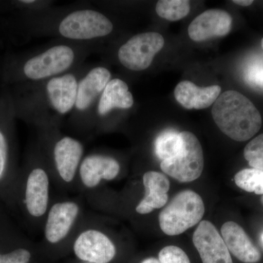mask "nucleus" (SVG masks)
Masks as SVG:
<instances>
[{
  "mask_svg": "<svg viewBox=\"0 0 263 263\" xmlns=\"http://www.w3.org/2000/svg\"><path fill=\"white\" fill-rule=\"evenodd\" d=\"M5 11L13 13L0 19V36L10 41L36 37H52L60 41L94 45L113 34L115 26L98 9L85 7L28 10L13 2H6Z\"/></svg>",
  "mask_w": 263,
  "mask_h": 263,
  "instance_id": "f257e3e1",
  "label": "nucleus"
},
{
  "mask_svg": "<svg viewBox=\"0 0 263 263\" xmlns=\"http://www.w3.org/2000/svg\"><path fill=\"white\" fill-rule=\"evenodd\" d=\"M86 67L84 65L48 80L7 86L16 119L40 129L58 127L73 110L78 84Z\"/></svg>",
  "mask_w": 263,
  "mask_h": 263,
  "instance_id": "f03ea898",
  "label": "nucleus"
},
{
  "mask_svg": "<svg viewBox=\"0 0 263 263\" xmlns=\"http://www.w3.org/2000/svg\"><path fill=\"white\" fill-rule=\"evenodd\" d=\"M95 50L100 47L56 40L40 50L6 54L0 60V87L64 75L84 65Z\"/></svg>",
  "mask_w": 263,
  "mask_h": 263,
  "instance_id": "7ed1b4c3",
  "label": "nucleus"
},
{
  "mask_svg": "<svg viewBox=\"0 0 263 263\" xmlns=\"http://www.w3.org/2000/svg\"><path fill=\"white\" fill-rule=\"evenodd\" d=\"M212 114L217 127L233 141H248L262 127V116L258 109L248 98L234 90L219 95L213 105Z\"/></svg>",
  "mask_w": 263,
  "mask_h": 263,
  "instance_id": "20e7f679",
  "label": "nucleus"
},
{
  "mask_svg": "<svg viewBox=\"0 0 263 263\" xmlns=\"http://www.w3.org/2000/svg\"><path fill=\"white\" fill-rule=\"evenodd\" d=\"M111 79V72L106 66H86L79 79L75 105L70 115L72 124L79 127H92L95 108Z\"/></svg>",
  "mask_w": 263,
  "mask_h": 263,
  "instance_id": "39448f33",
  "label": "nucleus"
},
{
  "mask_svg": "<svg viewBox=\"0 0 263 263\" xmlns=\"http://www.w3.org/2000/svg\"><path fill=\"white\" fill-rule=\"evenodd\" d=\"M204 214L205 205L202 197L192 190H184L175 195L162 209L159 223L164 234L174 236L200 222Z\"/></svg>",
  "mask_w": 263,
  "mask_h": 263,
  "instance_id": "423d86ee",
  "label": "nucleus"
},
{
  "mask_svg": "<svg viewBox=\"0 0 263 263\" xmlns=\"http://www.w3.org/2000/svg\"><path fill=\"white\" fill-rule=\"evenodd\" d=\"M15 119L9 88L0 87V193L4 195L14 170Z\"/></svg>",
  "mask_w": 263,
  "mask_h": 263,
  "instance_id": "0eeeda50",
  "label": "nucleus"
},
{
  "mask_svg": "<svg viewBox=\"0 0 263 263\" xmlns=\"http://www.w3.org/2000/svg\"><path fill=\"white\" fill-rule=\"evenodd\" d=\"M181 136L183 142L181 152L174 158L162 161L160 167L164 174L180 182H191L198 179L203 171V151L193 133L183 131Z\"/></svg>",
  "mask_w": 263,
  "mask_h": 263,
  "instance_id": "6e6552de",
  "label": "nucleus"
},
{
  "mask_svg": "<svg viewBox=\"0 0 263 263\" xmlns=\"http://www.w3.org/2000/svg\"><path fill=\"white\" fill-rule=\"evenodd\" d=\"M164 46V37L160 33H138L121 45L117 52V60L127 70L141 72L152 65Z\"/></svg>",
  "mask_w": 263,
  "mask_h": 263,
  "instance_id": "1a4fd4ad",
  "label": "nucleus"
},
{
  "mask_svg": "<svg viewBox=\"0 0 263 263\" xmlns=\"http://www.w3.org/2000/svg\"><path fill=\"white\" fill-rule=\"evenodd\" d=\"M133 95L122 79H112L104 89L95 108L92 127H103L117 112L130 110L134 105Z\"/></svg>",
  "mask_w": 263,
  "mask_h": 263,
  "instance_id": "9d476101",
  "label": "nucleus"
},
{
  "mask_svg": "<svg viewBox=\"0 0 263 263\" xmlns=\"http://www.w3.org/2000/svg\"><path fill=\"white\" fill-rule=\"evenodd\" d=\"M57 129L54 130V141L51 142L52 159L61 179L69 183L73 180L80 165L84 146L72 137L58 136Z\"/></svg>",
  "mask_w": 263,
  "mask_h": 263,
  "instance_id": "9b49d317",
  "label": "nucleus"
},
{
  "mask_svg": "<svg viewBox=\"0 0 263 263\" xmlns=\"http://www.w3.org/2000/svg\"><path fill=\"white\" fill-rule=\"evenodd\" d=\"M193 241L202 263H233L222 237L210 221L204 220L199 223Z\"/></svg>",
  "mask_w": 263,
  "mask_h": 263,
  "instance_id": "f8f14e48",
  "label": "nucleus"
},
{
  "mask_svg": "<svg viewBox=\"0 0 263 263\" xmlns=\"http://www.w3.org/2000/svg\"><path fill=\"white\" fill-rule=\"evenodd\" d=\"M49 199V179L42 167H33L26 176L22 198L25 211L32 217H40L47 210Z\"/></svg>",
  "mask_w": 263,
  "mask_h": 263,
  "instance_id": "ddd939ff",
  "label": "nucleus"
},
{
  "mask_svg": "<svg viewBox=\"0 0 263 263\" xmlns=\"http://www.w3.org/2000/svg\"><path fill=\"white\" fill-rule=\"evenodd\" d=\"M76 255L91 263H108L116 255V247L106 235L96 230L83 232L74 243Z\"/></svg>",
  "mask_w": 263,
  "mask_h": 263,
  "instance_id": "4468645a",
  "label": "nucleus"
},
{
  "mask_svg": "<svg viewBox=\"0 0 263 263\" xmlns=\"http://www.w3.org/2000/svg\"><path fill=\"white\" fill-rule=\"evenodd\" d=\"M232 24L231 15L224 10H208L190 24L188 34L195 42H201L213 37L227 35L231 30Z\"/></svg>",
  "mask_w": 263,
  "mask_h": 263,
  "instance_id": "2eb2a0df",
  "label": "nucleus"
},
{
  "mask_svg": "<svg viewBox=\"0 0 263 263\" xmlns=\"http://www.w3.org/2000/svg\"><path fill=\"white\" fill-rule=\"evenodd\" d=\"M120 171V164L110 156L95 154L85 157L81 162L79 174L87 188L98 186L102 180L115 179Z\"/></svg>",
  "mask_w": 263,
  "mask_h": 263,
  "instance_id": "dca6fc26",
  "label": "nucleus"
},
{
  "mask_svg": "<svg viewBox=\"0 0 263 263\" xmlns=\"http://www.w3.org/2000/svg\"><path fill=\"white\" fill-rule=\"evenodd\" d=\"M79 212V207L73 202L54 204L48 213L45 227V237L48 242L56 243L67 236Z\"/></svg>",
  "mask_w": 263,
  "mask_h": 263,
  "instance_id": "f3484780",
  "label": "nucleus"
},
{
  "mask_svg": "<svg viewBox=\"0 0 263 263\" xmlns=\"http://www.w3.org/2000/svg\"><path fill=\"white\" fill-rule=\"evenodd\" d=\"M221 232L228 250L237 259L245 263L260 260V252L239 224L234 221H227L221 227Z\"/></svg>",
  "mask_w": 263,
  "mask_h": 263,
  "instance_id": "a211bd4d",
  "label": "nucleus"
},
{
  "mask_svg": "<svg viewBox=\"0 0 263 263\" xmlns=\"http://www.w3.org/2000/svg\"><path fill=\"white\" fill-rule=\"evenodd\" d=\"M143 181L146 195L136 209L138 214H147L166 205L171 184L165 175L157 171L145 173Z\"/></svg>",
  "mask_w": 263,
  "mask_h": 263,
  "instance_id": "6ab92c4d",
  "label": "nucleus"
},
{
  "mask_svg": "<svg viewBox=\"0 0 263 263\" xmlns=\"http://www.w3.org/2000/svg\"><path fill=\"white\" fill-rule=\"evenodd\" d=\"M221 88L218 85L200 87L190 81H183L174 90L175 98L183 108L201 110L213 105L220 95Z\"/></svg>",
  "mask_w": 263,
  "mask_h": 263,
  "instance_id": "aec40b11",
  "label": "nucleus"
},
{
  "mask_svg": "<svg viewBox=\"0 0 263 263\" xmlns=\"http://www.w3.org/2000/svg\"><path fill=\"white\" fill-rule=\"evenodd\" d=\"M181 133L169 129L162 131L155 140V153L161 161L176 157L182 148Z\"/></svg>",
  "mask_w": 263,
  "mask_h": 263,
  "instance_id": "412c9836",
  "label": "nucleus"
},
{
  "mask_svg": "<svg viewBox=\"0 0 263 263\" xmlns=\"http://www.w3.org/2000/svg\"><path fill=\"white\" fill-rule=\"evenodd\" d=\"M155 10L161 18L176 22L189 14L190 4L186 0H160L157 2Z\"/></svg>",
  "mask_w": 263,
  "mask_h": 263,
  "instance_id": "4be33fe9",
  "label": "nucleus"
},
{
  "mask_svg": "<svg viewBox=\"0 0 263 263\" xmlns=\"http://www.w3.org/2000/svg\"><path fill=\"white\" fill-rule=\"evenodd\" d=\"M235 183L241 190L263 195V170L246 168L235 174Z\"/></svg>",
  "mask_w": 263,
  "mask_h": 263,
  "instance_id": "5701e85b",
  "label": "nucleus"
},
{
  "mask_svg": "<svg viewBox=\"0 0 263 263\" xmlns=\"http://www.w3.org/2000/svg\"><path fill=\"white\" fill-rule=\"evenodd\" d=\"M243 155L252 168L263 170V133L247 143Z\"/></svg>",
  "mask_w": 263,
  "mask_h": 263,
  "instance_id": "b1692460",
  "label": "nucleus"
},
{
  "mask_svg": "<svg viewBox=\"0 0 263 263\" xmlns=\"http://www.w3.org/2000/svg\"><path fill=\"white\" fill-rule=\"evenodd\" d=\"M31 257V252L23 247L10 249L0 247V263H29Z\"/></svg>",
  "mask_w": 263,
  "mask_h": 263,
  "instance_id": "393cba45",
  "label": "nucleus"
},
{
  "mask_svg": "<svg viewBox=\"0 0 263 263\" xmlns=\"http://www.w3.org/2000/svg\"><path fill=\"white\" fill-rule=\"evenodd\" d=\"M161 263H191L187 254L181 248L175 246H167L159 253Z\"/></svg>",
  "mask_w": 263,
  "mask_h": 263,
  "instance_id": "a878e982",
  "label": "nucleus"
},
{
  "mask_svg": "<svg viewBox=\"0 0 263 263\" xmlns=\"http://www.w3.org/2000/svg\"><path fill=\"white\" fill-rule=\"evenodd\" d=\"M246 78L249 84L263 89V63H255L249 66Z\"/></svg>",
  "mask_w": 263,
  "mask_h": 263,
  "instance_id": "bb28decb",
  "label": "nucleus"
},
{
  "mask_svg": "<svg viewBox=\"0 0 263 263\" xmlns=\"http://www.w3.org/2000/svg\"><path fill=\"white\" fill-rule=\"evenodd\" d=\"M233 3L240 5V6L247 7L252 5L254 2L252 0H234V1H233Z\"/></svg>",
  "mask_w": 263,
  "mask_h": 263,
  "instance_id": "cd10ccee",
  "label": "nucleus"
},
{
  "mask_svg": "<svg viewBox=\"0 0 263 263\" xmlns=\"http://www.w3.org/2000/svg\"><path fill=\"white\" fill-rule=\"evenodd\" d=\"M141 263H161L160 260L158 259L155 258V257H149V258H147L144 259Z\"/></svg>",
  "mask_w": 263,
  "mask_h": 263,
  "instance_id": "c85d7f7f",
  "label": "nucleus"
},
{
  "mask_svg": "<svg viewBox=\"0 0 263 263\" xmlns=\"http://www.w3.org/2000/svg\"><path fill=\"white\" fill-rule=\"evenodd\" d=\"M261 46H262V48L263 49V38L262 39V41H261Z\"/></svg>",
  "mask_w": 263,
  "mask_h": 263,
  "instance_id": "c756f323",
  "label": "nucleus"
},
{
  "mask_svg": "<svg viewBox=\"0 0 263 263\" xmlns=\"http://www.w3.org/2000/svg\"><path fill=\"white\" fill-rule=\"evenodd\" d=\"M261 202H262V204L263 205V195H262V197H261Z\"/></svg>",
  "mask_w": 263,
  "mask_h": 263,
  "instance_id": "7c9ffc66",
  "label": "nucleus"
},
{
  "mask_svg": "<svg viewBox=\"0 0 263 263\" xmlns=\"http://www.w3.org/2000/svg\"><path fill=\"white\" fill-rule=\"evenodd\" d=\"M262 242H263V235H262Z\"/></svg>",
  "mask_w": 263,
  "mask_h": 263,
  "instance_id": "2f4dec72",
  "label": "nucleus"
},
{
  "mask_svg": "<svg viewBox=\"0 0 263 263\" xmlns=\"http://www.w3.org/2000/svg\"><path fill=\"white\" fill-rule=\"evenodd\" d=\"M85 263H91V262H85Z\"/></svg>",
  "mask_w": 263,
  "mask_h": 263,
  "instance_id": "473e14b6",
  "label": "nucleus"
}]
</instances>
